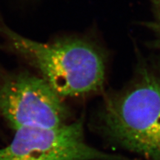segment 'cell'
<instances>
[{
	"label": "cell",
	"mask_w": 160,
	"mask_h": 160,
	"mask_svg": "<svg viewBox=\"0 0 160 160\" xmlns=\"http://www.w3.org/2000/svg\"><path fill=\"white\" fill-rule=\"evenodd\" d=\"M83 125L81 118L55 128L17 130L11 142L0 148V160H130L88 145Z\"/></svg>",
	"instance_id": "4"
},
{
	"label": "cell",
	"mask_w": 160,
	"mask_h": 160,
	"mask_svg": "<svg viewBox=\"0 0 160 160\" xmlns=\"http://www.w3.org/2000/svg\"><path fill=\"white\" fill-rule=\"evenodd\" d=\"M149 2L152 17L147 26L153 37L152 44L155 48L160 49V0H149Z\"/></svg>",
	"instance_id": "5"
},
{
	"label": "cell",
	"mask_w": 160,
	"mask_h": 160,
	"mask_svg": "<svg viewBox=\"0 0 160 160\" xmlns=\"http://www.w3.org/2000/svg\"><path fill=\"white\" fill-rule=\"evenodd\" d=\"M62 99L41 77L12 72L0 77V115L15 131L67 124L70 113Z\"/></svg>",
	"instance_id": "3"
},
{
	"label": "cell",
	"mask_w": 160,
	"mask_h": 160,
	"mask_svg": "<svg viewBox=\"0 0 160 160\" xmlns=\"http://www.w3.org/2000/svg\"><path fill=\"white\" fill-rule=\"evenodd\" d=\"M96 124L104 135L147 160H160V65L141 60L122 88L108 93Z\"/></svg>",
	"instance_id": "1"
},
{
	"label": "cell",
	"mask_w": 160,
	"mask_h": 160,
	"mask_svg": "<svg viewBox=\"0 0 160 160\" xmlns=\"http://www.w3.org/2000/svg\"><path fill=\"white\" fill-rule=\"evenodd\" d=\"M6 47L39 72L62 97L95 93L105 81L106 60L100 48L88 40L68 38L42 43L0 25Z\"/></svg>",
	"instance_id": "2"
}]
</instances>
